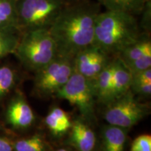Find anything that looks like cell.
I'll use <instances>...</instances> for the list:
<instances>
[{
	"label": "cell",
	"instance_id": "obj_1",
	"mask_svg": "<svg viewBox=\"0 0 151 151\" xmlns=\"http://www.w3.org/2000/svg\"><path fill=\"white\" fill-rule=\"evenodd\" d=\"M101 11L97 1L67 4L48 28L58 55L74 58L81 50L93 44L96 20Z\"/></svg>",
	"mask_w": 151,
	"mask_h": 151
},
{
	"label": "cell",
	"instance_id": "obj_2",
	"mask_svg": "<svg viewBox=\"0 0 151 151\" xmlns=\"http://www.w3.org/2000/svg\"><path fill=\"white\" fill-rule=\"evenodd\" d=\"M141 29L137 18L120 11H101L96 20L93 44L114 57L139 39Z\"/></svg>",
	"mask_w": 151,
	"mask_h": 151
},
{
	"label": "cell",
	"instance_id": "obj_3",
	"mask_svg": "<svg viewBox=\"0 0 151 151\" xmlns=\"http://www.w3.org/2000/svg\"><path fill=\"white\" fill-rule=\"evenodd\" d=\"M15 52L24 65L36 71L58 55L55 41L49 29L46 28L24 32Z\"/></svg>",
	"mask_w": 151,
	"mask_h": 151
},
{
	"label": "cell",
	"instance_id": "obj_4",
	"mask_svg": "<svg viewBox=\"0 0 151 151\" xmlns=\"http://www.w3.org/2000/svg\"><path fill=\"white\" fill-rule=\"evenodd\" d=\"M18 30L48 29L64 7L65 0H15Z\"/></svg>",
	"mask_w": 151,
	"mask_h": 151
},
{
	"label": "cell",
	"instance_id": "obj_5",
	"mask_svg": "<svg viewBox=\"0 0 151 151\" xmlns=\"http://www.w3.org/2000/svg\"><path fill=\"white\" fill-rule=\"evenodd\" d=\"M74 71V58L58 55L48 65L36 71V91L42 97L55 96Z\"/></svg>",
	"mask_w": 151,
	"mask_h": 151
},
{
	"label": "cell",
	"instance_id": "obj_6",
	"mask_svg": "<svg viewBox=\"0 0 151 151\" xmlns=\"http://www.w3.org/2000/svg\"><path fill=\"white\" fill-rule=\"evenodd\" d=\"M55 97L67 100L76 107L83 118L88 121L94 120L95 92L92 81L73 71L66 84L55 94Z\"/></svg>",
	"mask_w": 151,
	"mask_h": 151
},
{
	"label": "cell",
	"instance_id": "obj_7",
	"mask_svg": "<svg viewBox=\"0 0 151 151\" xmlns=\"http://www.w3.org/2000/svg\"><path fill=\"white\" fill-rule=\"evenodd\" d=\"M106 106L104 119L108 124L128 129L149 113L148 106L137 100L131 90Z\"/></svg>",
	"mask_w": 151,
	"mask_h": 151
},
{
	"label": "cell",
	"instance_id": "obj_8",
	"mask_svg": "<svg viewBox=\"0 0 151 151\" xmlns=\"http://www.w3.org/2000/svg\"><path fill=\"white\" fill-rule=\"evenodd\" d=\"M113 58L99 46L92 44L74 57L75 71L90 81L94 79Z\"/></svg>",
	"mask_w": 151,
	"mask_h": 151
},
{
	"label": "cell",
	"instance_id": "obj_9",
	"mask_svg": "<svg viewBox=\"0 0 151 151\" xmlns=\"http://www.w3.org/2000/svg\"><path fill=\"white\" fill-rule=\"evenodd\" d=\"M69 137V145L78 151H94L97 143L96 135L83 120L72 122Z\"/></svg>",
	"mask_w": 151,
	"mask_h": 151
},
{
	"label": "cell",
	"instance_id": "obj_10",
	"mask_svg": "<svg viewBox=\"0 0 151 151\" xmlns=\"http://www.w3.org/2000/svg\"><path fill=\"white\" fill-rule=\"evenodd\" d=\"M132 74L118 57L113 58V72L109 103L121 97L130 90ZM108 103V104H109Z\"/></svg>",
	"mask_w": 151,
	"mask_h": 151
},
{
	"label": "cell",
	"instance_id": "obj_11",
	"mask_svg": "<svg viewBox=\"0 0 151 151\" xmlns=\"http://www.w3.org/2000/svg\"><path fill=\"white\" fill-rule=\"evenodd\" d=\"M6 115L9 123L16 128L29 127L35 119L32 109L22 97H17L11 101Z\"/></svg>",
	"mask_w": 151,
	"mask_h": 151
},
{
	"label": "cell",
	"instance_id": "obj_12",
	"mask_svg": "<svg viewBox=\"0 0 151 151\" xmlns=\"http://www.w3.org/2000/svg\"><path fill=\"white\" fill-rule=\"evenodd\" d=\"M127 130L118 126H105L101 134V151H124Z\"/></svg>",
	"mask_w": 151,
	"mask_h": 151
},
{
	"label": "cell",
	"instance_id": "obj_13",
	"mask_svg": "<svg viewBox=\"0 0 151 151\" xmlns=\"http://www.w3.org/2000/svg\"><path fill=\"white\" fill-rule=\"evenodd\" d=\"M151 51V40L148 34L142 33L137 41L124 48L116 57L125 65Z\"/></svg>",
	"mask_w": 151,
	"mask_h": 151
},
{
	"label": "cell",
	"instance_id": "obj_14",
	"mask_svg": "<svg viewBox=\"0 0 151 151\" xmlns=\"http://www.w3.org/2000/svg\"><path fill=\"white\" fill-rule=\"evenodd\" d=\"M113 58L104 69L92 81L93 83L96 99L106 105L109 103L111 81L113 72Z\"/></svg>",
	"mask_w": 151,
	"mask_h": 151
},
{
	"label": "cell",
	"instance_id": "obj_15",
	"mask_svg": "<svg viewBox=\"0 0 151 151\" xmlns=\"http://www.w3.org/2000/svg\"><path fill=\"white\" fill-rule=\"evenodd\" d=\"M45 122L50 133L57 137L65 134L72 125L69 115L60 108L52 109L45 118Z\"/></svg>",
	"mask_w": 151,
	"mask_h": 151
},
{
	"label": "cell",
	"instance_id": "obj_16",
	"mask_svg": "<svg viewBox=\"0 0 151 151\" xmlns=\"http://www.w3.org/2000/svg\"><path fill=\"white\" fill-rule=\"evenodd\" d=\"M106 10L120 11L137 16L141 14L148 0H96Z\"/></svg>",
	"mask_w": 151,
	"mask_h": 151
},
{
	"label": "cell",
	"instance_id": "obj_17",
	"mask_svg": "<svg viewBox=\"0 0 151 151\" xmlns=\"http://www.w3.org/2000/svg\"><path fill=\"white\" fill-rule=\"evenodd\" d=\"M0 29L18 30L15 0H0Z\"/></svg>",
	"mask_w": 151,
	"mask_h": 151
},
{
	"label": "cell",
	"instance_id": "obj_18",
	"mask_svg": "<svg viewBox=\"0 0 151 151\" xmlns=\"http://www.w3.org/2000/svg\"><path fill=\"white\" fill-rule=\"evenodd\" d=\"M18 31L0 29V58L15 52L20 40Z\"/></svg>",
	"mask_w": 151,
	"mask_h": 151
},
{
	"label": "cell",
	"instance_id": "obj_19",
	"mask_svg": "<svg viewBox=\"0 0 151 151\" xmlns=\"http://www.w3.org/2000/svg\"><path fill=\"white\" fill-rule=\"evenodd\" d=\"M14 148L16 151H46V143L41 135L35 134L16 141Z\"/></svg>",
	"mask_w": 151,
	"mask_h": 151
},
{
	"label": "cell",
	"instance_id": "obj_20",
	"mask_svg": "<svg viewBox=\"0 0 151 151\" xmlns=\"http://www.w3.org/2000/svg\"><path fill=\"white\" fill-rule=\"evenodd\" d=\"M16 82V73L7 66L0 67V98H2L14 87Z\"/></svg>",
	"mask_w": 151,
	"mask_h": 151
},
{
	"label": "cell",
	"instance_id": "obj_21",
	"mask_svg": "<svg viewBox=\"0 0 151 151\" xmlns=\"http://www.w3.org/2000/svg\"><path fill=\"white\" fill-rule=\"evenodd\" d=\"M125 66L129 69L132 73L151 68V51L146 52L140 58L130 62Z\"/></svg>",
	"mask_w": 151,
	"mask_h": 151
},
{
	"label": "cell",
	"instance_id": "obj_22",
	"mask_svg": "<svg viewBox=\"0 0 151 151\" xmlns=\"http://www.w3.org/2000/svg\"><path fill=\"white\" fill-rule=\"evenodd\" d=\"M130 151H151V136L141 134L132 143Z\"/></svg>",
	"mask_w": 151,
	"mask_h": 151
},
{
	"label": "cell",
	"instance_id": "obj_23",
	"mask_svg": "<svg viewBox=\"0 0 151 151\" xmlns=\"http://www.w3.org/2000/svg\"><path fill=\"white\" fill-rule=\"evenodd\" d=\"M139 15H141V22L139 24L140 29H143L147 34H148L151 25V0L147 1Z\"/></svg>",
	"mask_w": 151,
	"mask_h": 151
},
{
	"label": "cell",
	"instance_id": "obj_24",
	"mask_svg": "<svg viewBox=\"0 0 151 151\" xmlns=\"http://www.w3.org/2000/svg\"><path fill=\"white\" fill-rule=\"evenodd\" d=\"M130 90L134 94L150 96L151 93V81L138 83H132Z\"/></svg>",
	"mask_w": 151,
	"mask_h": 151
},
{
	"label": "cell",
	"instance_id": "obj_25",
	"mask_svg": "<svg viewBox=\"0 0 151 151\" xmlns=\"http://www.w3.org/2000/svg\"><path fill=\"white\" fill-rule=\"evenodd\" d=\"M132 83L151 81V68L147 69L146 70L132 73Z\"/></svg>",
	"mask_w": 151,
	"mask_h": 151
},
{
	"label": "cell",
	"instance_id": "obj_26",
	"mask_svg": "<svg viewBox=\"0 0 151 151\" xmlns=\"http://www.w3.org/2000/svg\"><path fill=\"white\" fill-rule=\"evenodd\" d=\"M14 146L9 139L0 137V151H13Z\"/></svg>",
	"mask_w": 151,
	"mask_h": 151
},
{
	"label": "cell",
	"instance_id": "obj_27",
	"mask_svg": "<svg viewBox=\"0 0 151 151\" xmlns=\"http://www.w3.org/2000/svg\"><path fill=\"white\" fill-rule=\"evenodd\" d=\"M66 2L69 4V3H75V2H79V1H86V0H65Z\"/></svg>",
	"mask_w": 151,
	"mask_h": 151
},
{
	"label": "cell",
	"instance_id": "obj_28",
	"mask_svg": "<svg viewBox=\"0 0 151 151\" xmlns=\"http://www.w3.org/2000/svg\"><path fill=\"white\" fill-rule=\"evenodd\" d=\"M55 151H69V150H67V149H66V148H59V149H58V150H56Z\"/></svg>",
	"mask_w": 151,
	"mask_h": 151
}]
</instances>
